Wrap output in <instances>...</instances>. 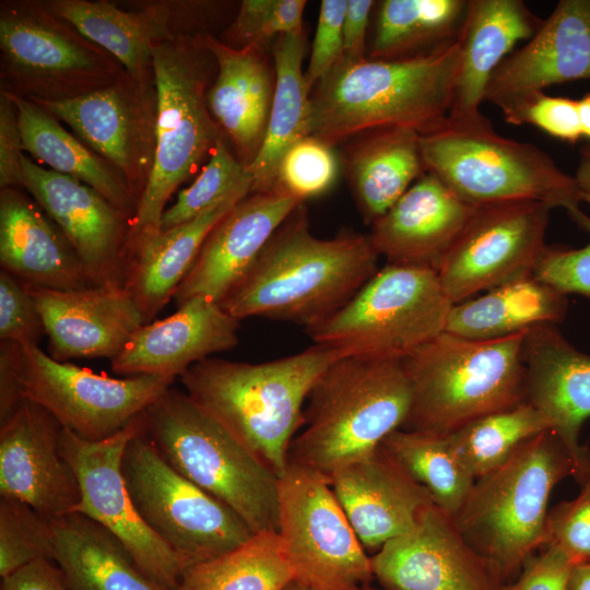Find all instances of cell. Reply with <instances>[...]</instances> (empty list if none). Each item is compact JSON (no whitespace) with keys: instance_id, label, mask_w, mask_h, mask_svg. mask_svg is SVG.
Wrapping results in <instances>:
<instances>
[{"instance_id":"cell-56","label":"cell","mask_w":590,"mask_h":590,"mask_svg":"<svg viewBox=\"0 0 590 590\" xmlns=\"http://www.w3.org/2000/svg\"><path fill=\"white\" fill-rule=\"evenodd\" d=\"M575 179L582 193H590V144L580 149Z\"/></svg>"},{"instance_id":"cell-51","label":"cell","mask_w":590,"mask_h":590,"mask_svg":"<svg viewBox=\"0 0 590 590\" xmlns=\"http://www.w3.org/2000/svg\"><path fill=\"white\" fill-rule=\"evenodd\" d=\"M524 563L520 574L503 590H565L571 559L553 546H545Z\"/></svg>"},{"instance_id":"cell-50","label":"cell","mask_w":590,"mask_h":590,"mask_svg":"<svg viewBox=\"0 0 590 590\" xmlns=\"http://www.w3.org/2000/svg\"><path fill=\"white\" fill-rule=\"evenodd\" d=\"M346 7L347 0L321 1L309 63L304 72L310 92L342 58Z\"/></svg>"},{"instance_id":"cell-13","label":"cell","mask_w":590,"mask_h":590,"mask_svg":"<svg viewBox=\"0 0 590 590\" xmlns=\"http://www.w3.org/2000/svg\"><path fill=\"white\" fill-rule=\"evenodd\" d=\"M11 349L21 398L40 405L62 427L90 441L121 430L175 380L150 375L115 378L59 362L38 345L11 343Z\"/></svg>"},{"instance_id":"cell-4","label":"cell","mask_w":590,"mask_h":590,"mask_svg":"<svg viewBox=\"0 0 590 590\" xmlns=\"http://www.w3.org/2000/svg\"><path fill=\"white\" fill-rule=\"evenodd\" d=\"M573 456L551 429L522 441L498 467L475 479L452 516L467 542L503 581H512L544 547L554 486L575 476Z\"/></svg>"},{"instance_id":"cell-14","label":"cell","mask_w":590,"mask_h":590,"mask_svg":"<svg viewBox=\"0 0 590 590\" xmlns=\"http://www.w3.org/2000/svg\"><path fill=\"white\" fill-rule=\"evenodd\" d=\"M295 579L316 590H361L371 559L322 474L288 462L279 477V531Z\"/></svg>"},{"instance_id":"cell-6","label":"cell","mask_w":590,"mask_h":590,"mask_svg":"<svg viewBox=\"0 0 590 590\" xmlns=\"http://www.w3.org/2000/svg\"><path fill=\"white\" fill-rule=\"evenodd\" d=\"M526 334L475 341L444 331L401 361L412 392L402 428L448 435L524 402Z\"/></svg>"},{"instance_id":"cell-49","label":"cell","mask_w":590,"mask_h":590,"mask_svg":"<svg viewBox=\"0 0 590 590\" xmlns=\"http://www.w3.org/2000/svg\"><path fill=\"white\" fill-rule=\"evenodd\" d=\"M511 125L529 123L547 134L575 144L582 137L578 99L551 96L543 92L530 96L504 118Z\"/></svg>"},{"instance_id":"cell-29","label":"cell","mask_w":590,"mask_h":590,"mask_svg":"<svg viewBox=\"0 0 590 590\" xmlns=\"http://www.w3.org/2000/svg\"><path fill=\"white\" fill-rule=\"evenodd\" d=\"M216 76L206 94L209 110L236 157L249 166L263 142L273 99L275 73L264 47H232L204 33Z\"/></svg>"},{"instance_id":"cell-27","label":"cell","mask_w":590,"mask_h":590,"mask_svg":"<svg viewBox=\"0 0 590 590\" xmlns=\"http://www.w3.org/2000/svg\"><path fill=\"white\" fill-rule=\"evenodd\" d=\"M476 206L426 172L371 224L368 236L387 263L437 272Z\"/></svg>"},{"instance_id":"cell-23","label":"cell","mask_w":590,"mask_h":590,"mask_svg":"<svg viewBox=\"0 0 590 590\" xmlns=\"http://www.w3.org/2000/svg\"><path fill=\"white\" fill-rule=\"evenodd\" d=\"M302 203L276 191L251 193L236 203L205 237L175 292L177 307L196 297L221 304Z\"/></svg>"},{"instance_id":"cell-8","label":"cell","mask_w":590,"mask_h":590,"mask_svg":"<svg viewBox=\"0 0 590 590\" xmlns=\"http://www.w3.org/2000/svg\"><path fill=\"white\" fill-rule=\"evenodd\" d=\"M146 434L181 475L256 534L279 531V477L186 391L169 387L142 413Z\"/></svg>"},{"instance_id":"cell-52","label":"cell","mask_w":590,"mask_h":590,"mask_svg":"<svg viewBox=\"0 0 590 590\" xmlns=\"http://www.w3.org/2000/svg\"><path fill=\"white\" fill-rule=\"evenodd\" d=\"M24 156L19 111L11 97L0 90V188H22Z\"/></svg>"},{"instance_id":"cell-43","label":"cell","mask_w":590,"mask_h":590,"mask_svg":"<svg viewBox=\"0 0 590 590\" xmlns=\"http://www.w3.org/2000/svg\"><path fill=\"white\" fill-rule=\"evenodd\" d=\"M39 559L54 560L52 522L28 505L0 496L1 579Z\"/></svg>"},{"instance_id":"cell-59","label":"cell","mask_w":590,"mask_h":590,"mask_svg":"<svg viewBox=\"0 0 590 590\" xmlns=\"http://www.w3.org/2000/svg\"><path fill=\"white\" fill-rule=\"evenodd\" d=\"M582 202H586L590 205V193H582Z\"/></svg>"},{"instance_id":"cell-1","label":"cell","mask_w":590,"mask_h":590,"mask_svg":"<svg viewBox=\"0 0 590 590\" xmlns=\"http://www.w3.org/2000/svg\"><path fill=\"white\" fill-rule=\"evenodd\" d=\"M378 258L368 235L315 236L302 203L221 305L239 321L261 317L308 329L340 309L371 279Z\"/></svg>"},{"instance_id":"cell-3","label":"cell","mask_w":590,"mask_h":590,"mask_svg":"<svg viewBox=\"0 0 590 590\" xmlns=\"http://www.w3.org/2000/svg\"><path fill=\"white\" fill-rule=\"evenodd\" d=\"M340 357L333 349L315 343L262 363L208 357L190 366L179 380L197 404L280 477L303 426L308 394Z\"/></svg>"},{"instance_id":"cell-9","label":"cell","mask_w":590,"mask_h":590,"mask_svg":"<svg viewBox=\"0 0 590 590\" xmlns=\"http://www.w3.org/2000/svg\"><path fill=\"white\" fill-rule=\"evenodd\" d=\"M420 148L426 172L469 204L539 201L570 212L582 202L574 176L536 145L495 132L484 115L469 121L448 119L420 134Z\"/></svg>"},{"instance_id":"cell-44","label":"cell","mask_w":590,"mask_h":590,"mask_svg":"<svg viewBox=\"0 0 590 590\" xmlns=\"http://www.w3.org/2000/svg\"><path fill=\"white\" fill-rule=\"evenodd\" d=\"M338 172L339 161L333 146L306 135L294 142L281 157L272 191L304 202L330 189Z\"/></svg>"},{"instance_id":"cell-10","label":"cell","mask_w":590,"mask_h":590,"mask_svg":"<svg viewBox=\"0 0 590 590\" xmlns=\"http://www.w3.org/2000/svg\"><path fill=\"white\" fill-rule=\"evenodd\" d=\"M452 305L435 270L387 263L306 332L341 357L401 362L445 331Z\"/></svg>"},{"instance_id":"cell-48","label":"cell","mask_w":590,"mask_h":590,"mask_svg":"<svg viewBox=\"0 0 590 590\" xmlns=\"http://www.w3.org/2000/svg\"><path fill=\"white\" fill-rule=\"evenodd\" d=\"M45 333L37 307L25 285L0 271V339L17 345H38Z\"/></svg>"},{"instance_id":"cell-30","label":"cell","mask_w":590,"mask_h":590,"mask_svg":"<svg viewBox=\"0 0 590 590\" xmlns=\"http://www.w3.org/2000/svg\"><path fill=\"white\" fill-rule=\"evenodd\" d=\"M0 263L24 284L59 291L93 286L63 233L22 188L0 190Z\"/></svg>"},{"instance_id":"cell-11","label":"cell","mask_w":590,"mask_h":590,"mask_svg":"<svg viewBox=\"0 0 590 590\" xmlns=\"http://www.w3.org/2000/svg\"><path fill=\"white\" fill-rule=\"evenodd\" d=\"M125 69L44 1H1V90L34 102L75 98Z\"/></svg>"},{"instance_id":"cell-26","label":"cell","mask_w":590,"mask_h":590,"mask_svg":"<svg viewBox=\"0 0 590 590\" xmlns=\"http://www.w3.org/2000/svg\"><path fill=\"white\" fill-rule=\"evenodd\" d=\"M239 320L204 297L178 306L176 312L141 326L111 362L119 375L175 379L193 364L234 349Z\"/></svg>"},{"instance_id":"cell-12","label":"cell","mask_w":590,"mask_h":590,"mask_svg":"<svg viewBox=\"0 0 590 590\" xmlns=\"http://www.w3.org/2000/svg\"><path fill=\"white\" fill-rule=\"evenodd\" d=\"M121 473L139 516L189 567L253 534L234 510L176 471L144 425L126 445Z\"/></svg>"},{"instance_id":"cell-55","label":"cell","mask_w":590,"mask_h":590,"mask_svg":"<svg viewBox=\"0 0 590 590\" xmlns=\"http://www.w3.org/2000/svg\"><path fill=\"white\" fill-rule=\"evenodd\" d=\"M565 590H590V562L573 564Z\"/></svg>"},{"instance_id":"cell-60","label":"cell","mask_w":590,"mask_h":590,"mask_svg":"<svg viewBox=\"0 0 590 590\" xmlns=\"http://www.w3.org/2000/svg\"><path fill=\"white\" fill-rule=\"evenodd\" d=\"M361 590H378V589H375V588H373V587L369 586V587L363 588V589H361Z\"/></svg>"},{"instance_id":"cell-41","label":"cell","mask_w":590,"mask_h":590,"mask_svg":"<svg viewBox=\"0 0 590 590\" xmlns=\"http://www.w3.org/2000/svg\"><path fill=\"white\" fill-rule=\"evenodd\" d=\"M551 429L529 402L475 418L448 434L456 453L477 479L503 463L528 438Z\"/></svg>"},{"instance_id":"cell-25","label":"cell","mask_w":590,"mask_h":590,"mask_svg":"<svg viewBox=\"0 0 590 590\" xmlns=\"http://www.w3.org/2000/svg\"><path fill=\"white\" fill-rule=\"evenodd\" d=\"M523 361L526 401L570 451L579 483L590 464V449L579 442L581 426L590 418V354L569 343L557 324L545 323L527 331Z\"/></svg>"},{"instance_id":"cell-16","label":"cell","mask_w":590,"mask_h":590,"mask_svg":"<svg viewBox=\"0 0 590 590\" xmlns=\"http://www.w3.org/2000/svg\"><path fill=\"white\" fill-rule=\"evenodd\" d=\"M553 208L539 201L477 205L437 274L452 304L532 276Z\"/></svg>"},{"instance_id":"cell-31","label":"cell","mask_w":590,"mask_h":590,"mask_svg":"<svg viewBox=\"0 0 590 590\" xmlns=\"http://www.w3.org/2000/svg\"><path fill=\"white\" fill-rule=\"evenodd\" d=\"M540 21L520 0H472L459 33L461 47L450 120L469 121L483 116L489 80L521 40H529Z\"/></svg>"},{"instance_id":"cell-17","label":"cell","mask_w":590,"mask_h":590,"mask_svg":"<svg viewBox=\"0 0 590 590\" xmlns=\"http://www.w3.org/2000/svg\"><path fill=\"white\" fill-rule=\"evenodd\" d=\"M34 103L115 167L139 202L156 152L158 98L154 79L140 82L123 70L113 83L88 94Z\"/></svg>"},{"instance_id":"cell-22","label":"cell","mask_w":590,"mask_h":590,"mask_svg":"<svg viewBox=\"0 0 590 590\" xmlns=\"http://www.w3.org/2000/svg\"><path fill=\"white\" fill-rule=\"evenodd\" d=\"M24 285L40 315L49 355L59 362L96 357L111 361L145 323L123 285L78 291Z\"/></svg>"},{"instance_id":"cell-45","label":"cell","mask_w":590,"mask_h":590,"mask_svg":"<svg viewBox=\"0 0 590 590\" xmlns=\"http://www.w3.org/2000/svg\"><path fill=\"white\" fill-rule=\"evenodd\" d=\"M305 0H244L225 32V44L264 47L281 35L303 33Z\"/></svg>"},{"instance_id":"cell-58","label":"cell","mask_w":590,"mask_h":590,"mask_svg":"<svg viewBox=\"0 0 590 590\" xmlns=\"http://www.w3.org/2000/svg\"><path fill=\"white\" fill-rule=\"evenodd\" d=\"M281 590H316V589L297 579H293L288 583H286Z\"/></svg>"},{"instance_id":"cell-39","label":"cell","mask_w":590,"mask_h":590,"mask_svg":"<svg viewBox=\"0 0 590 590\" xmlns=\"http://www.w3.org/2000/svg\"><path fill=\"white\" fill-rule=\"evenodd\" d=\"M295 579L278 532H260L238 547L190 566L178 590H281Z\"/></svg>"},{"instance_id":"cell-42","label":"cell","mask_w":590,"mask_h":590,"mask_svg":"<svg viewBox=\"0 0 590 590\" xmlns=\"http://www.w3.org/2000/svg\"><path fill=\"white\" fill-rule=\"evenodd\" d=\"M251 190L252 178L247 166L239 162L223 137L196 179L166 208L160 231L185 224L226 200H241L251 194Z\"/></svg>"},{"instance_id":"cell-54","label":"cell","mask_w":590,"mask_h":590,"mask_svg":"<svg viewBox=\"0 0 590 590\" xmlns=\"http://www.w3.org/2000/svg\"><path fill=\"white\" fill-rule=\"evenodd\" d=\"M374 4L371 0H347L343 21L342 58L351 61L367 58L365 57L366 33Z\"/></svg>"},{"instance_id":"cell-34","label":"cell","mask_w":590,"mask_h":590,"mask_svg":"<svg viewBox=\"0 0 590 590\" xmlns=\"http://www.w3.org/2000/svg\"><path fill=\"white\" fill-rule=\"evenodd\" d=\"M51 522L54 562L69 590H169L145 575L96 521L71 512Z\"/></svg>"},{"instance_id":"cell-15","label":"cell","mask_w":590,"mask_h":590,"mask_svg":"<svg viewBox=\"0 0 590 590\" xmlns=\"http://www.w3.org/2000/svg\"><path fill=\"white\" fill-rule=\"evenodd\" d=\"M142 426L141 414L99 441L85 440L62 427L61 453L72 467L80 487V500L72 512L103 526L123 544L145 575L169 590H178L189 566L139 516L121 473L126 445Z\"/></svg>"},{"instance_id":"cell-36","label":"cell","mask_w":590,"mask_h":590,"mask_svg":"<svg viewBox=\"0 0 590 590\" xmlns=\"http://www.w3.org/2000/svg\"><path fill=\"white\" fill-rule=\"evenodd\" d=\"M5 93L19 111L24 152L49 169L92 187L113 204L133 214L138 200L115 167L70 133L61 121L43 107L31 99Z\"/></svg>"},{"instance_id":"cell-5","label":"cell","mask_w":590,"mask_h":590,"mask_svg":"<svg viewBox=\"0 0 590 590\" xmlns=\"http://www.w3.org/2000/svg\"><path fill=\"white\" fill-rule=\"evenodd\" d=\"M411 401L401 362L340 357L308 394L303 430L291 444L288 462L329 481L339 468L373 453L402 428Z\"/></svg>"},{"instance_id":"cell-57","label":"cell","mask_w":590,"mask_h":590,"mask_svg":"<svg viewBox=\"0 0 590 590\" xmlns=\"http://www.w3.org/2000/svg\"><path fill=\"white\" fill-rule=\"evenodd\" d=\"M578 110L582 137L590 140V92L578 99Z\"/></svg>"},{"instance_id":"cell-28","label":"cell","mask_w":590,"mask_h":590,"mask_svg":"<svg viewBox=\"0 0 590 590\" xmlns=\"http://www.w3.org/2000/svg\"><path fill=\"white\" fill-rule=\"evenodd\" d=\"M44 2L50 11L108 51L140 82L154 79L152 52L155 46L180 35L198 34L190 23L198 3L154 1L137 10H123L103 0Z\"/></svg>"},{"instance_id":"cell-38","label":"cell","mask_w":590,"mask_h":590,"mask_svg":"<svg viewBox=\"0 0 590 590\" xmlns=\"http://www.w3.org/2000/svg\"><path fill=\"white\" fill-rule=\"evenodd\" d=\"M465 0L379 2L368 59L397 60L432 51L458 38Z\"/></svg>"},{"instance_id":"cell-53","label":"cell","mask_w":590,"mask_h":590,"mask_svg":"<svg viewBox=\"0 0 590 590\" xmlns=\"http://www.w3.org/2000/svg\"><path fill=\"white\" fill-rule=\"evenodd\" d=\"M0 590H69L54 560L33 562L2 578Z\"/></svg>"},{"instance_id":"cell-33","label":"cell","mask_w":590,"mask_h":590,"mask_svg":"<svg viewBox=\"0 0 590 590\" xmlns=\"http://www.w3.org/2000/svg\"><path fill=\"white\" fill-rule=\"evenodd\" d=\"M345 149L344 164L362 216L381 217L425 173L420 133L405 128L364 132Z\"/></svg>"},{"instance_id":"cell-47","label":"cell","mask_w":590,"mask_h":590,"mask_svg":"<svg viewBox=\"0 0 590 590\" xmlns=\"http://www.w3.org/2000/svg\"><path fill=\"white\" fill-rule=\"evenodd\" d=\"M568 214L578 226L590 234L589 216L580 209ZM533 276L565 295L578 294L590 299V241L577 249L546 246Z\"/></svg>"},{"instance_id":"cell-35","label":"cell","mask_w":590,"mask_h":590,"mask_svg":"<svg viewBox=\"0 0 590 590\" xmlns=\"http://www.w3.org/2000/svg\"><path fill=\"white\" fill-rule=\"evenodd\" d=\"M567 310V295L532 275L453 304L445 331L469 340H495L540 324H557Z\"/></svg>"},{"instance_id":"cell-37","label":"cell","mask_w":590,"mask_h":590,"mask_svg":"<svg viewBox=\"0 0 590 590\" xmlns=\"http://www.w3.org/2000/svg\"><path fill=\"white\" fill-rule=\"evenodd\" d=\"M275 85L261 148L247 166L251 193L272 191L279 162L297 140L308 135L309 96L303 71L304 33L281 35L272 48Z\"/></svg>"},{"instance_id":"cell-20","label":"cell","mask_w":590,"mask_h":590,"mask_svg":"<svg viewBox=\"0 0 590 590\" xmlns=\"http://www.w3.org/2000/svg\"><path fill=\"white\" fill-rule=\"evenodd\" d=\"M61 424L23 399L0 425V496L17 499L52 521L80 500L76 475L60 449Z\"/></svg>"},{"instance_id":"cell-21","label":"cell","mask_w":590,"mask_h":590,"mask_svg":"<svg viewBox=\"0 0 590 590\" xmlns=\"http://www.w3.org/2000/svg\"><path fill=\"white\" fill-rule=\"evenodd\" d=\"M577 80H590V0H560L495 70L485 101L506 118L545 87Z\"/></svg>"},{"instance_id":"cell-19","label":"cell","mask_w":590,"mask_h":590,"mask_svg":"<svg viewBox=\"0 0 590 590\" xmlns=\"http://www.w3.org/2000/svg\"><path fill=\"white\" fill-rule=\"evenodd\" d=\"M370 559L382 590H503L505 585L436 504Z\"/></svg>"},{"instance_id":"cell-40","label":"cell","mask_w":590,"mask_h":590,"mask_svg":"<svg viewBox=\"0 0 590 590\" xmlns=\"http://www.w3.org/2000/svg\"><path fill=\"white\" fill-rule=\"evenodd\" d=\"M381 446L427 489L438 507L451 516L458 512L475 479L447 435L399 428L388 435Z\"/></svg>"},{"instance_id":"cell-46","label":"cell","mask_w":590,"mask_h":590,"mask_svg":"<svg viewBox=\"0 0 590 590\" xmlns=\"http://www.w3.org/2000/svg\"><path fill=\"white\" fill-rule=\"evenodd\" d=\"M579 495L548 511L545 546L565 553L571 562H590V464L579 482Z\"/></svg>"},{"instance_id":"cell-32","label":"cell","mask_w":590,"mask_h":590,"mask_svg":"<svg viewBox=\"0 0 590 590\" xmlns=\"http://www.w3.org/2000/svg\"><path fill=\"white\" fill-rule=\"evenodd\" d=\"M239 201L226 200L185 224L127 247L123 287L137 303L145 323L174 297L210 231Z\"/></svg>"},{"instance_id":"cell-2","label":"cell","mask_w":590,"mask_h":590,"mask_svg":"<svg viewBox=\"0 0 590 590\" xmlns=\"http://www.w3.org/2000/svg\"><path fill=\"white\" fill-rule=\"evenodd\" d=\"M460 54L458 36L404 59L341 58L310 92L308 135L334 146L380 128L439 129L451 110Z\"/></svg>"},{"instance_id":"cell-18","label":"cell","mask_w":590,"mask_h":590,"mask_svg":"<svg viewBox=\"0 0 590 590\" xmlns=\"http://www.w3.org/2000/svg\"><path fill=\"white\" fill-rule=\"evenodd\" d=\"M23 189L55 222L82 261L93 286L123 285L132 213L92 187L38 165L24 154Z\"/></svg>"},{"instance_id":"cell-7","label":"cell","mask_w":590,"mask_h":590,"mask_svg":"<svg viewBox=\"0 0 590 590\" xmlns=\"http://www.w3.org/2000/svg\"><path fill=\"white\" fill-rule=\"evenodd\" d=\"M203 34L165 40L152 52L158 113L151 176L132 214L127 246L157 234L166 204L194 176L224 135L206 102L215 59ZM126 246V248H127Z\"/></svg>"},{"instance_id":"cell-24","label":"cell","mask_w":590,"mask_h":590,"mask_svg":"<svg viewBox=\"0 0 590 590\" xmlns=\"http://www.w3.org/2000/svg\"><path fill=\"white\" fill-rule=\"evenodd\" d=\"M329 483L367 553L410 532L434 503L430 494L384 449L346 463Z\"/></svg>"}]
</instances>
